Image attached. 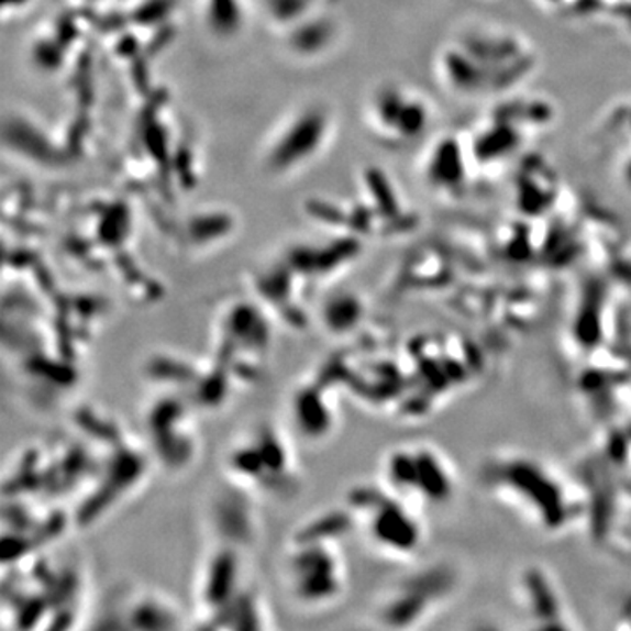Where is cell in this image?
<instances>
[{
  "instance_id": "1",
  "label": "cell",
  "mask_w": 631,
  "mask_h": 631,
  "mask_svg": "<svg viewBox=\"0 0 631 631\" xmlns=\"http://www.w3.org/2000/svg\"><path fill=\"white\" fill-rule=\"evenodd\" d=\"M230 479L247 489H259L276 498L294 497L299 474L281 433L273 424L259 423L229 454Z\"/></svg>"
},
{
  "instance_id": "11",
  "label": "cell",
  "mask_w": 631,
  "mask_h": 631,
  "mask_svg": "<svg viewBox=\"0 0 631 631\" xmlns=\"http://www.w3.org/2000/svg\"><path fill=\"white\" fill-rule=\"evenodd\" d=\"M144 374L158 385L195 389L202 379L203 370L188 359L158 353L147 359Z\"/></svg>"
},
{
  "instance_id": "7",
  "label": "cell",
  "mask_w": 631,
  "mask_h": 631,
  "mask_svg": "<svg viewBox=\"0 0 631 631\" xmlns=\"http://www.w3.org/2000/svg\"><path fill=\"white\" fill-rule=\"evenodd\" d=\"M243 591L241 586V560L237 547L221 544L217 553H212L200 584V601L206 618L225 609L230 601Z\"/></svg>"
},
{
  "instance_id": "6",
  "label": "cell",
  "mask_w": 631,
  "mask_h": 631,
  "mask_svg": "<svg viewBox=\"0 0 631 631\" xmlns=\"http://www.w3.org/2000/svg\"><path fill=\"white\" fill-rule=\"evenodd\" d=\"M211 523L223 544L237 550L253 544L256 516L252 491L234 479L218 488L211 500Z\"/></svg>"
},
{
  "instance_id": "4",
  "label": "cell",
  "mask_w": 631,
  "mask_h": 631,
  "mask_svg": "<svg viewBox=\"0 0 631 631\" xmlns=\"http://www.w3.org/2000/svg\"><path fill=\"white\" fill-rule=\"evenodd\" d=\"M144 472L146 458L141 451L123 441L114 444L111 458L99 468L96 486L79 502L74 523L81 528L96 524L143 480Z\"/></svg>"
},
{
  "instance_id": "3",
  "label": "cell",
  "mask_w": 631,
  "mask_h": 631,
  "mask_svg": "<svg viewBox=\"0 0 631 631\" xmlns=\"http://www.w3.org/2000/svg\"><path fill=\"white\" fill-rule=\"evenodd\" d=\"M146 432L153 454L165 471L190 467L199 442L191 423L190 409L178 395L156 398L146 412Z\"/></svg>"
},
{
  "instance_id": "9",
  "label": "cell",
  "mask_w": 631,
  "mask_h": 631,
  "mask_svg": "<svg viewBox=\"0 0 631 631\" xmlns=\"http://www.w3.org/2000/svg\"><path fill=\"white\" fill-rule=\"evenodd\" d=\"M206 628L211 630H265L268 628L267 612L255 593H239L225 609L206 619Z\"/></svg>"
},
{
  "instance_id": "2",
  "label": "cell",
  "mask_w": 631,
  "mask_h": 631,
  "mask_svg": "<svg viewBox=\"0 0 631 631\" xmlns=\"http://www.w3.org/2000/svg\"><path fill=\"white\" fill-rule=\"evenodd\" d=\"M286 579L303 606H323L344 588L341 560L332 542H291L286 556Z\"/></svg>"
},
{
  "instance_id": "5",
  "label": "cell",
  "mask_w": 631,
  "mask_h": 631,
  "mask_svg": "<svg viewBox=\"0 0 631 631\" xmlns=\"http://www.w3.org/2000/svg\"><path fill=\"white\" fill-rule=\"evenodd\" d=\"M347 506L364 514L373 541L383 550L409 553L418 544V530L406 510L373 488L353 489Z\"/></svg>"
},
{
  "instance_id": "10",
  "label": "cell",
  "mask_w": 631,
  "mask_h": 631,
  "mask_svg": "<svg viewBox=\"0 0 631 631\" xmlns=\"http://www.w3.org/2000/svg\"><path fill=\"white\" fill-rule=\"evenodd\" d=\"M129 630H174L181 628V616L169 601L155 595H144L132 601L123 618Z\"/></svg>"
},
{
  "instance_id": "12",
  "label": "cell",
  "mask_w": 631,
  "mask_h": 631,
  "mask_svg": "<svg viewBox=\"0 0 631 631\" xmlns=\"http://www.w3.org/2000/svg\"><path fill=\"white\" fill-rule=\"evenodd\" d=\"M362 316H364L362 300L346 291L332 295L321 303V324H324V329L333 335H346L351 330H355Z\"/></svg>"
},
{
  "instance_id": "13",
  "label": "cell",
  "mask_w": 631,
  "mask_h": 631,
  "mask_svg": "<svg viewBox=\"0 0 631 631\" xmlns=\"http://www.w3.org/2000/svg\"><path fill=\"white\" fill-rule=\"evenodd\" d=\"M353 514L350 510H326L309 519L294 533L291 542H333L350 530Z\"/></svg>"
},
{
  "instance_id": "8",
  "label": "cell",
  "mask_w": 631,
  "mask_h": 631,
  "mask_svg": "<svg viewBox=\"0 0 631 631\" xmlns=\"http://www.w3.org/2000/svg\"><path fill=\"white\" fill-rule=\"evenodd\" d=\"M330 388L329 383L314 376L291 395V423L308 441H321L332 432L335 414L329 402Z\"/></svg>"
}]
</instances>
